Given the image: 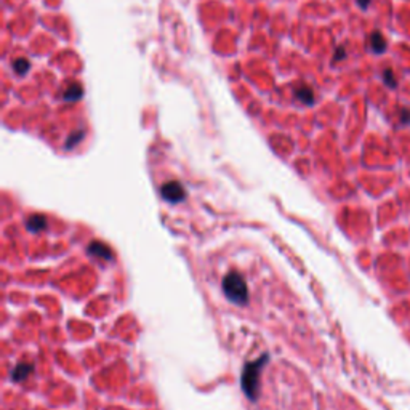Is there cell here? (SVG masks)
Instances as JSON below:
<instances>
[{
    "instance_id": "8992f818",
    "label": "cell",
    "mask_w": 410,
    "mask_h": 410,
    "mask_svg": "<svg viewBox=\"0 0 410 410\" xmlns=\"http://www.w3.org/2000/svg\"><path fill=\"white\" fill-rule=\"evenodd\" d=\"M32 372H34V367H32V364L21 362V364L16 365V368L12 372V378L15 381H23V380H26Z\"/></svg>"
},
{
    "instance_id": "3957f363",
    "label": "cell",
    "mask_w": 410,
    "mask_h": 410,
    "mask_svg": "<svg viewBox=\"0 0 410 410\" xmlns=\"http://www.w3.org/2000/svg\"><path fill=\"white\" fill-rule=\"evenodd\" d=\"M160 194L162 197L165 199L167 202H171V203H176L179 200H183L186 197V189L183 187L181 183L178 181H168L162 186L160 189Z\"/></svg>"
},
{
    "instance_id": "9c48e42d",
    "label": "cell",
    "mask_w": 410,
    "mask_h": 410,
    "mask_svg": "<svg viewBox=\"0 0 410 410\" xmlns=\"http://www.w3.org/2000/svg\"><path fill=\"white\" fill-rule=\"evenodd\" d=\"M82 96V85L80 84H72L68 87L66 93H64V100L66 101H76Z\"/></svg>"
},
{
    "instance_id": "5bb4252c",
    "label": "cell",
    "mask_w": 410,
    "mask_h": 410,
    "mask_svg": "<svg viewBox=\"0 0 410 410\" xmlns=\"http://www.w3.org/2000/svg\"><path fill=\"white\" fill-rule=\"evenodd\" d=\"M344 56H346V55H344V48H343V47H338V48H337V56H335V61H337V60H343Z\"/></svg>"
},
{
    "instance_id": "277c9868",
    "label": "cell",
    "mask_w": 410,
    "mask_h": 410,
    "mask_svg": "<svg viewBox=\"0 0 410 410\" xmlns=\"http://www.w3.org/2000/svg\"><path fill=\"white\" fill-rule=\"evenodd\" d=\"M88 253H90V255H93V257L103 258V260H106V261H111V260L114 258L112 252L109 250L108 245H104V244H101V242H92V244H90Z\"/></svg>"
},
{
    "instance_id": "9a60e30c",
    "label": "cell",
    "mask_w": 410,
    "mask_h": 410,
    "mask_svg": "<svg viewBox=\"0 0 410 410\" xmlns=\"http://www.w3.org/2000/svg\"><path fill=\"white\" fill-rule=\"evenodd\" d=\"M357 4L362 10H365V8H368V5H370V0H357Z\"/></svg>"
},
{
    "instance_id": "30bf717a",
    "label": "cell",
    "mask_w": 410,
    "mask_h": 410,
    "mask_svg": "<svg viewBox=\"0 0 410 410\" xmlns=\"http://www.w3.org/2000/svg\"><path fill=\"white\" fill-rule=\"evenodd\" d=\"M381 76H383V82H384V84H386L388 87H391V88H397V80H396L394 72H392L391 68H386V69H384Z\"/></svg>"
},
{
    "instance_id": "5b68a950",
    "label": "cell",
    "mask_w": 410,
    "mask_h": 410,
    "mask_svg": "<svg viewBox=\"0 0 410 410\" xmlns=\"http://www.w3.org/2000/svg\"><path fill=\"white\" fill-rule=\"evenodd\" d=\"M368 42H370V48L375 52V53H383V52H386V40H384L383 34L378 31H375L370 34V37H368Z\"/></svg>"
},
{
    "instance_id": "8fae6325",
    "label": "cell",
    "mask_w": 410,
    "mask_h": 410,
    "mask_svg": "<svg viewBox=\"0 0 410 410\" xmlns=\"http://www.w3.org/2000/svg\"><path fill=\"white\" fill-rule=\"evenodd\" d=\"M13 68H15L16 74H20V76H23V74H26V72L29 71L31 64H29V61H28V60H24V58H18V60L15 61Z\"/></svg>"
},
{
    "instance_id": "6da1fadb",
    "label": "cell",
    "mask_w": 410,
    "mask_h": 410,
    "mask_svg": "<svg viewBox=\"0 0 410 410\" xmlns=\"http://www.w3.org/2000/svg\"><path fill=\"white\" fill-rule=\"evenodd\" d=\"M268 356L263 354L261 357H258L257 360H252L247 365L244 367L242 370V389L245 392L250 400H255L258 397V383H260V372L263 365L266 364Z\"/></svg>"
},
{
    "instance_id": "7c38bea8",
    "label": "cell",
    "mask_w": 410,
    "mask_h": 410,
    "mask_svg": "<svg viewBox=\"0 0 410 410\" xmlns=\"http://www.w3.org/2000/svg\"><path fill=\"white\" fill-rule=\"evenodd\" d=\"M82 138H84V132H82V130H80L79 133H74V135H72V136L69 138V141H68V149H71V147H72L74 144H76V143H79Z\"/></svg>"
},
{
    "instance_id": "4fadbf2b",
    "label": "cell",
    "mask_w": 410,
    "mask_h": 410,
    "mask_svg": "<svg viewBox=\"0 0 410 410\" xmlns=\"http://www.w3.org/2000/svg\"><path fill=\"white\" fill-rule=\"evenodd\" d=\"M400 122H402L404 125L410 124V109H407V108L400 109Z\"/></svg>"
},
{
    "instance_id": "ba28073f",
    "label": "cell",
    "mask_w": 410,
    "mask_h": 410,
    "mask_svg": "<svg viewBox=\"0 0 410 410\" xmlns=\"http://www.w3.org/2000/svg\"><path fill=\"white\" fill-rule=\"evenodd\" d=\"M297 98L301 101V103H305V104H313L314 103V93H313V90H311L309 87H301L297 90Z\"/></svg>"
},
{
    "instance_id": "7a4b0ae2",
    "label": "cell",
    "mask_w": 410,
    "mask_h": 410,
    "mask_svg": "<svg viewBox=\"0 0 410 410\" xmlns=\"http://www.w3.org/2000/svg\"><path fill=\"white\" fill-rule=\"evenodd\" d=\"M223 292L228 297V300H231L234 303H245L249 300V289L247 284L242 279V276L239 273H229L225 279H223Z\"/></svg>"
},
{
    "instance_id": "52a82bcc",
    "label": "cell",
    "mask_w": 410,
    "mask_h": 410,
    "mask_svg": "<svg viewBox=\"0 0 410 410\" xmlns=\"http://www.w3.org/2000/svg\"><path fill=\"white\" fill-rule=\"evenodd\" d=\"M26 225H28V229L32 233H39V231H42V229H45L47 226V218L44 215H32L29 217V220L26 221Z\"/></svg>"
}]
</instances>
